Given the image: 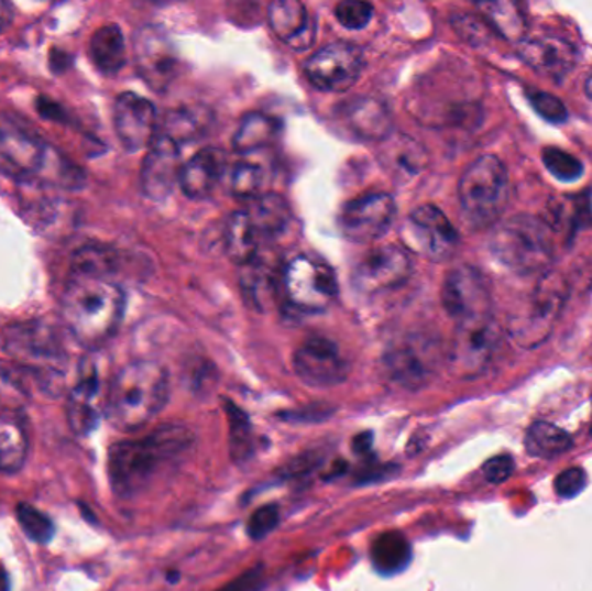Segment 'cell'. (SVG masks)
<instances>
[{"instance_id": "cell-25", "label": "cell", "mask_w": 592, "mask_h": 591, "mask_svg": "<svg viewBox=\"0 0 592 591\" xmlns=\"http://www.w3.org/2000/svg\"><path fill=\"white\" fill-rule=\"evenodd\" d=\"M341 122L358 138L365 141H386L394 132V122L382 101L359 98L340 108Z\"/></svg>"}, {"instance_id": "cell-1", "label": "cell", "mask_w": 592, "mask_h": 591, "mask_svg": "<svg viewBox=\"0 0 592 591\" xmlns=\"http://www.w3.org/2000/svg\"><path fill=\"white\" fill-rule=\"evenodd\" d=\"M195 430L186 424H165L142 439L120 440L108 453V475L114 494L135 497L155 484L172 467L195 451Z\"/></svg>"}, {"instance_id": "cell-52", "label": "cell", "mask_w": 592, "mask_h": 591, "mask_svg": "<svg viewBox=\"0 0 592 591\" xmlns=\"http://www.w3.org/2000/svg\"><path fill=\"white\" fill-rule=\"evenodd\" d=\"M585 92L592 98V75L588 78V83H585Z\"/></svg>"}, {"instance_id": "cell-36", "label": "cell", "mask_w": 592, "mask_h": 591, "mask_svg": "<svg viewBox=\"0 0 592 591\" xmlns=\"http://www.w3.org/2000/svg\"><path fill=\"white\" fill-rule=\"evenodd\" d=\"M228 189L235 198L255 200L265 195V184L268 180L267 171L255 162H238L226 171Z\"/></svg>"}, {"instance_id": "cell-14", "label": "cell", "mask_w": 592, "mask_h": 591, "mask_svg": "<svg viewBox=\"0 0 592 591\" xmlns=\"http://www.w3.org/2000/svg\"><path fill=\"white\" fill-rule=\"evenodd\" d=\"M395 200L386 193H370L349 201L340 216L341 233L353 243L380 240L394 225Z\"/></svg>"}, {"instance_id": "cell-34", "label": "cell", "mask_w": 592, "mask_h": 591, "mask_svg": "<svg viewBox=\"0 0 592 591\" xmlns=\"http://www.w3.org/2000/svg\"><path fill=\"white\" fill-rule=\"evenodd\" d=\"M409 543L401 533H383L371 547L373 566L382 574H397L409 563Z\"/></svg>"}, {"instance_id": "cell-50", "label": "cell", "mask_w": 592, "mask_h": 591, "mask_svg": "<svg viewBox=\"0 0 592 591\" xmlns=\"http://www.w3.org/2000/svg\"><path fill=\"white\" fill-rule=\"evenodd\" d=\"M317 466L316 455H305V457L296 458L293 463H289L288 470L293 475H300V473L309 472Z\"/></svg>"}, {"instance_id": "cell-13", "label": "cell", "mask_w": 592, "mask_h": 591, "mask_svg": "<svg viewBox=\"0 0 592 591\" xmlns=\"http://www.w3.org/2000/svg\"><path fill=\"white\" fill-rule=\"evenodd\" d=\"M305 69L310 83L317 89L326 92H346L361 77L364 56L358 45L335 42L317 51Z\"/></svg>"}, {"instance_id": "cell-15", "label": "cell", "mask_w": 592, "mask_h": 591, "mask_svg": "<svg viewBox=\"0 0 592 591\" xmlns=\"http://www.w3.org/2000/svg\"><path fill=\"white\" fill-rule=\"evenodd\" d=\"M293 368L305 385L316 388L337 387L350 373L349 363L337 343L322 337L307 339L296 349Z\"/></svg>"}, {"instance_id": "cell-19", "label": "cell", "mask_w": 592, "mask_h": 591, "mask_svg": "<svg viewBox=\"0 0 592 591\" xmlns=\"http://www.w3.org/2000/svg\"><path fill=\"white\" fill-rule=\"evenodd\" d=\"M180 146L167 135H156L155 141L147 147L146 158L142 162L141 188L150 200H165L175 184H179Z\"/></svg>"}, {"instance_id": "cell-49", "label": "cell", "mask_w": 592, "mask_h": 591, "mask_svg": "<svg viewBox=\"0 0 592 591\" xmlns=\"http://www.w3.org/2000/svg\"><path fill=\"white\" fill-rule=\"evenodd\" d=\"M262 584H264V569L259 566L232 579L231 583L220 588L219 591H260Z\"/></svg>"}, {"instance_id": "cell-22", "label": "cell", "mask_w": 592, "mask_h": 591, "mask_svg": "<svg viewBox=\"0 0 592 591\" xmlns=\"http://www.w3.org/2000/svg\"><path fill=\"white\" fill-rule=\"evenodd\" d=\"M101 413V375L96 359L86 358L78 366L77 380L68 396L69 427L87 436L98 425Z\"/></svg>"}, {"instance_id": "cell-51", "label": "cell", "mask_w": 592, "mask_h": 591, "mask_svg": "<svg viewBox=\"0 0 592 591\" xmlns=\"http://www.w3.org/2000/svg\"><path fill=\"white\" fill-rule=\"evenodd\" d=\"M13 6L9 4V2H4V0H0V33H4L9 26L13 25Z\"/></svg>"}, {"instance_id": "cell-42", "label": "cell", "mask_w": 592, "mask_h": 591, "mask_svg": "<svg viewBox=\"0 0 592 591\" xmlns=\"http://www.w3.org/2000/svg\"><path fill=\"white\" fill-rule=\"evenodd\" d=\"M527 99L530 102V107L546 122L556 123V125L567 122V107H564L560 98H556V96L549 95V92H542V90H528Z\"/></svg>"}, {"instance_id": "cell-27", "label": "cell", "mask_w": 592, "mask_h": 591, "mask_svg": "<svg viewBox=\"0 0 592 591\" xmlns=\"http://www.w3.org/2000/svg\"><path fill=\"white\" fill-rule=\"evenodd\" d=\"M265 238L260 234L253 220L248 216L246 210L232 214L226 225V252L229 259L235 264H250L253 259L259 258L260 247L264 243Z\"/></svg>"}, {"instance_id": "cell-2", "label": "cell", "mask_w": 592, "mask_h": 591, "mask_svg": "<svg viewBox=\"0 0 592 591\" xmlns=\"http://www.w3.org/2000/svg\"><path fill=\"white\" fill-rule=\"evenodd\" d=\"M0 174L20 183H42L57 188H80L84 172L57 152L29 122L0 114Z\"/></svg>"}, {"instance_id": "cell-44", "label": "cell", "mask_w": 592, "mask_h": 591, "mask_svg": "<svg viewBox=\"0 0 592 591\" xmlns=\"http://www.w3.org/2000/svg\"><path fill=\"white\" fill-rule=\"evenodd\" d=\"M279 523L281 512L277 506H260L248 521V535L253 539H264L265 536L271 535L272 530L279 526Z\"/></svg>"}, {"instance_id": "cell-3", "label": "cell", "mask_w": 592, "mask_h": 591, "mask_svg": "<svg viewBox=\"0 0 592 591\" xmlns=\"http://www.w3.org/2000/svg\"><path fill=\"white\" fill-rule=\"evenodd\" d=\"M125 294L111 277L68 276L62 316L69 333L87 349H98L117 333Z\"/></svg>"}, {"instance_id": "cell-8", "label": "cell", "mask_w": 592, "mask_h": 591, "mask_svg": "<svg viewBox=\"0 0 592 591\" xmlns=\"http://www.w3.org/2000/svg\"><path fill=\"white\" fill-rule=\"evenodd\" d=\"M503 331L494 316L458 322L446 352L449 372L459 380H475L487 372L500 351Z\"/></svg>"}, {"instance_id": "cell-17", "label": "cell", "mask_w": 592, "mask_h": 591, "mask_svg": "<svg viewBox=\"0 0 592 591\" xmlns=\"http://www.w3.org/2000/svg\"><path fill=\"white\" fill-rule=\"evenodd\" d=\"M413 262L406 250L397 245H383L371 250L353 271V285L364 294L395 289L409 280Z\"/></svg>"}, {"instance_id": "cell-28", "label": "cell", "mask_w": 592, "mask_h": 591, "mask_svg": "<svg viewBox=\"0 0 592 591\" xmlns=\"http://www.w3.org/2000/svg\"><path fill=\"white\" fill-rule=\"evenodd\" d=\"M380 158L386 168L402 176H416L428 165L425 147L409 135L402 134H392L383 141Z\"/></svg>"}, {"instance_id": "cell-26", "label": "cell", "mask_w": 592, "mask_h": 591, "mask_svg": "<svg viewBox=\"0 0 592 591\" xmlns=\"http://www.w3.org/2000/svg\"><path fill=\"white\" fill-rule=\"evenodd\" d=\"M283 282V270L276 259L260 252L259 258L243 265L241 288L244 297L256 309H267L276 297L277 285Z\"/></svg>"}, {"instance_id": "cell-12", "label": "cell", "mask_w": 592, "mask_h": 591, "mask_svg": "<svg viewBox=\"0 0 592 591\" xmlns=\"http://www.w3.org/2000/svg\"><path fill=\"white\" fill-rule=\"evenodd\" d=\"M442 304L456 322L491 316L492 297L487 280L473 265L454 267L443 282Z\"/></svg>"}, {"instance_id": "cell-32", "label": "cell", "mask_w": 592, "mask_h": 591, "mask_svg": "<svg viewBox=\"0 0 592 591\" xmlns=\"http://www.w3.org/2000/svg\"><path fill=\"white\" fill-rule=\"evenodd\" d=\"M279 132L281 123L268 114H246L235 131L234 150L241 155H253L274 144Z\"/></svg>"}, {"instance_id": "cell-10", "label": "cell", "mask_w": 592, "mask_h": 591, "mask_svg": "<svg viewBox=\"0 0 592 591\" xmlns=\"http://www.w3.org/2000/svg\"><path fill=\"white\" fill-rule=\"evenodd\" d=\"M283 288L289 303L304 313H321L335 303L338 282L325 262L298 255L283 270Z\"/></svg>"}, {"instance_id": "cell-30", "label": "cell", "mask_w": 592, "mask_h": 591, "mask_svg": "<svg viewBox=\"0 0 592 591\" xmlns=\"http://www.w3.org/2000/svg\"><path fill=\"white\" fill-rule=\"evenodd\" d=\"M29 434L17 415L0 416V472H20L29 458Z\"/></svg>"}, {"instance_id": "cell-47", "label": "cell", "mask_w": 592, "mask_h": 591, "mask_svg": "<svg viewBox=\"0 0 592 591\" xmlns=\"http://www.w3.org/2000/svg\"><path fill=\"white\" fill-rule=\"evenodd\" d=\"M513 470H515V461L507 455H501V457L491 458V460L483 466V473L485 479L492 484H503L509 479Z\"/></svg>"}, {"instance_id": "cell-6", "label": "cell", "mask_w": 592, "mask_h": 591, "mask_svg": "<svg viewBox=\"0 0 592 591\" xmlns=\"http://www.w3.org/2000/svg\"><path fill=\"white\" fill-rule=\"evenodd\" d=\"M459 204L468 225L485 229L500 222L509 204V176L497 156L483 155L459 180Z\"/></svg>"}, {"instance_id": "cell-18", "label": "cell", "mask_w": 592, "mask_h": 591, "mask_svg": "<svg viewBox=\"0 0 592 591\" xmlns=\"http://www.w3.org/2000/svg\"><path fill=\"white\" fill-rule=\"evenodd\" d=\"M8 351L33 370L56 372L65 352L56 331L42 322H23L8 333Z\"/></svg>"}, {"instance_id": "cell-43", "label": "cell", "mask_w": 592, "mask_h": 591, "mask_svg": "<svg viewBox=\"0 0 592 591\" xmlns=\"http://www.w3.org/2000/svg\"><path fill=\"white\" fill-rule=\"evenodd\" d=\"M373 13V6L368 4V2H359V0H346L335 9L340 25L349 30H361L370 25Z\"/></svg>"}, {"instance_id": "cell-41", "label": "cell", "mask_w": 592, "mask_h": 591, "mask_svg": "<svg viewBox=\"0 0 592 591\" xmlns=\"http://www.w3.org/2000/svg\"><path fill=\"white\" fill-rule=\"evenodd\" d=\"M229 415V448L235 461H244L252 455V430L246 416L238 408L228 409Z\"/></svg>"}, {"instance_id": "cell-5", "label": "cell", "mask_w": 592, "mask_h": 591, "mask_svg": "<svg viewBox=\"0 0 592 591\" xmlns=\"http://www.w3.org/2000/svg\"><path fill=\"white\" fill-rule=\"evenodd\" d=\"M494 258L519 276L548 273L555 259L551 228L542 219L518 214L501 222L492 234Z\"/></svg>"}, {"instance_id": "cell-35", "label": "cell", "mask_w": 592, "mask_h": 591, "mask_svg": "<svg viewBox=\"0 0 592 591\" xmlns=\"http://www.w3.org/2000/svg\"><path fill=\"white\" fill-rule=\"evenodd\" d=\"M528 453L539 458H556L572 448V437L563 428L549 422H536L525 437Z\"/></svg>"}, {"instance_id": "cell-7", "label": "cell", "mask_w": 592, "mask_h": 591, "mask_svg": "<svg viewBox=\"0 0 592 591\" xmlns=\"http://www.w3.org/2000/svg\"><path fill=\"white\" fill-rule=\"evenodd\" d=\"M568 288L563 276L546 273L539 283L519 300L509 318V335L524 349H536L551 337L567 304Z\"/></svg>"}, {"instance_id": "cell-46", "label": "cell", "mask_w": 592, "mask_h": 591, "mask_svg": "<svg viewBox=\"0 0 592 591\" xmlns=\"http://www.w3.org/2000/svg\"><path fill=\"white\" fill-rule=\"evenodd\" d=\"M456 32L471 45H483L489 39V29L485 23L473 17H461L454 20Z\"/></svg>"}, {"instance_id": "cell-21", "label": "cell", "mask_w": 592, "mask_h": 591, "mask_svg": "<svg viewBox=\"0 0 592 591\" xmlns=\"http://www.w3.org/2000/svg\"><path fill=\"white\" fill-rule=\"evenodd\" d=\"M518 53L537 74L563 80L579 63V51L572 42L556 35H531L519 42Z\"/></svg>"}, {"instance_id": "cell-4", "label": "cell", "mask_w": 592, "mask_h": 591, "mask_svg": "<svg viewBox=\"0 0 592 591\" xmlns=\"http://www.w3.org/2000/svg\"><path fill=\"white\" fill-rule=\"evenodd\" d=\"M171 380L162 364L134 361L123 366L106 392L105 415L120 433H138L167 406Z\"/></svg>"}, {"instance_id": "cell-33", "label": "cell", "mask_w": 592, "mask_h": 591, "mask_svg": "<svg viewBox=\"0 0 592 591\" xmlns=\"http://www.w3.org/2000/svg\"><path fill=\"white\" fill-rule=\"evenodd\" d=\"M246 212L264 238L281 233L292 220L288 201L276 193H265V195L259 196L252 200Z\"/></svg>"}, {"instance_id": "cell-23", "label": "cell", "mask_w": 592, "mask_h": 591, "mask_svg": "<svg viewBox=\"0 0 592 591\" xmlns=\"http://www.w3.org/2000/svg\"><path fill=\"white\" fill-rule=\"evenodd\" d=\"M228 171V158L219 147H204L187 160L180 172L179 186L193 200L207 198Z\"/></svg>"}, {"instance_id": "cell-29", "label": "cell", "mask_w": 592, "mask_h": 591, "mask_svg": "<svg viewBox=\"0 0 592 591\" xmlns=\"http://www.w3.org/2000/svg\"><path fill=\"white\" fill-rule=\"evenodd\" d=\"M89 56L102 75H117L127 63V44L118 25L101 26L89 42Z\"/></svg>"}, {"instance_id": "cell-9", "label": "cell", "mask_w": 592, "mask_h": 591, "mask_svg": "<svg viewBox=\"0 0 592 591\" xmlns=\"http://www.w3.org/2000/svg\"><path fill=\"white\" fill-rule=\"evenodd\" d=\"M446 359L442 346L428 335H407L392 343L383 355V370L395 385L406 391H419L434 380Z\"/></svg>"}, {"instance_id": "cell-38", "label": "cell", "mask_w": 592, "mask_h": 591, "mask_svg": "<svg viewBox=\"0 0 592 591\" xmlns=\"http://www.w3.org/2000/svg\"><path fill=\"white\" fill-rule=\"evenodd\" d=\"M479 8L482 9L483 18L487 20L489 25L497 30L504 39L512 42L524 41L527 23L518 6L513 2H487L480 4Z\"/></svg>"}, {"instance_id": "cell-16", "label": "cell", "mask_w": 592, "mask_h": 591, "mask_svg": "<svg viewBox=\"0 0 592 591\" xmlns=\"http://www.w3.org/2000/svg\"><path fill=\"white\" fill-rule=\"evenodd\" d=\"M114 132L129 153L147 150L158 135V113L150 99L135 92L118 96L113 108Z\"/></svg>"}, {"instance_id": "cell-24", "label": "cell", "mask_w": 592, "mask_h": 591, "mask_svg": "<svg viewBox=\"0 0 592 591\" xmlns=\"http://www.w3.org/2000/svg\"><path fill=\"white\" fill-rule=\"evenodd\" d=\"M268 25L293 50H309L316 39V25L309 11L296 0H277L268 8Z\"/></svg>"}, {"instance_id": "cell-37", "label": "cell", "mask_w": 592, "mask_h": 591, "mask_svg": "<svg viewBox=\"0 0 592 591\" xmlns=\"http://www.w3.org/2000/svg\"><path fill=\"white\" fill-rule=\"evenodd\" d=\"M117 253L108 247H81L72 258L69 276L110 277L117 271Z\"/></svg>"}, {"instance_id": "cell-11", "label": "cell", "mask_w": 592, "mask_h": 591, "mask_svg": "<svg viewBox=\"0 0 592 591\" xmlns=\"http://www.w3.org/2000/svg\"><path fill=\"white\" fill-rule=\"evenodd\" d=\"M134 62L139 77L156 92H165L179 77V54L165 30L141 26L134 35Z\"/></svg>"}, {"instance_id": "cell-20", "label": "cell", "mask_w": 592, "mask_h": 591, "mask_svg": "<svg viewBox=\"0 0 592 591\" xmlns=\"http://www.w3.org/2000/svg\"><path fill=\"white\" fill-rule=\"evenodd\" d=\"M409 234L414 243L434 261L451 259L459 245L458 231L435 205H421L410 214Z\"/></svg>"}, {"instance_id": "cell-40", "label": "cell", "mask_w": 592, "mask_h": 591, "mask_svg": "<svg viewBox=\"0 0 592 591\" xmlns=\"http://www.w3.org/2000/svg\"><path fill=\"white\" fill-rule=\"evenodd\" d=\"M18 523L30 539L37 543L51 541L54 536V524L47 515L35 506L20 503L17 508Z\"/></svg>"}, {"instance_id": "cell-48", "label": "cell", "mask_w": 592, "mask_h": 591, "mask_svg": "<svg viewBox=\"0 0 592 591\" xmlns=\"http://www.w3.org/2000/svg\"><path fill=\"white\" fill-rule=\"evenodd\" d=\"M25 400V388L14 379L8 370L0 368V403L17 406Z\"/></svg>"}, {"instance_id": "cell-31", "label": "cell", "mask_w": 592, "mask_h": 591, "mask_svg": "<svg viewBox=\"0 0 592 591\" xmlns=\"http://www.w3.org/2000/svg\"><path fill=\"white\" fill-rule=\"evenodd\" d=\"M211 122H213V117L204 107H184L171 111L163 120L162 129L158 132L183 146V144L198 141L201 135L207 134Z\"/></svg>"}, {"instance_id": "cell-39", "label": "cell", "mask_w": 592, "mask_h": 591, "mask_svg": "<svg viewBox=\"0 0 592 591\" xmlns=\"http://www.w3.org/2000/svg\"><path fill=\"white\" fill-rule=\"evenodd\" d=\"M542 162L549 174L563 183H573L584 174L580 160L560 147H544Z\"/></svg>"}, {"instance_id": "cell-45", "label": "cell", "mask_w": 592, "mask_h": 591, "mask_svg": "<svg viewBox=\"0 0 592 591\" xmlns=\"http://www.w3.org/2000/svg\"><path fill=\"white\" fill-rule=\"evenodd\" d=\"M585 484H588V475H585L584 470L579 469V467H572V469L558 473L555 490L560 496L575 497L580 491L584 490Z\"/></svg>"}]
</instances>
